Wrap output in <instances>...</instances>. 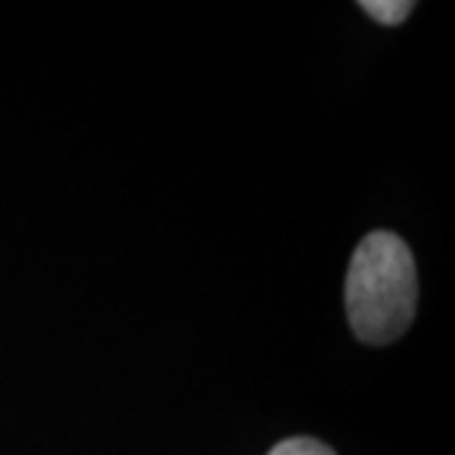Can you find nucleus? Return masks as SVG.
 <instances>
[{
  "instance_id": "nucleus-2",
  "label": "nucleus",
  "mask_w": 455,
  "mask_h": 455,
  "mask_svg": "<svg viewBox=\"0 0 455 455\" xmlns=\"http://www.w3.org/2000/svg\"><path fill=\"white\" fill-rule=\"evenodd\" d=\"M359 5H362V11H364L367 16H372L374 20H379V23H385V26H397V23H403V20L412 13V8H415L412 0H364V3H359Z\"/></svg>"
},
{
  "instance_id": "nucleus-1",
  "label": "nucleus",
  "mask_w": 455,
  "mask_h": 455,
  "mask_svg": "<svg viewBox=\"0 0 455 455\" xmlns=\"http://www.w3.org/2000/svg\"><path fill=\"white\" fill-rule=\"evenodd\" d=\"M344 301L349 324L364 344L379 347L405 334L418 309V268L397 233L374 230L357 245Z\"/></svg>"
},
{
  "instance_id": "nucleus-3",
  "label": "nucleus",
  "mask_w": 455,
  "mask_h": 455,
  "mask_svg": "<svg viewBox=\"0 0 455 455\" xmlns=\"http://www.w3.org/2000/svg\"><path fill=\"white\" fill-rule=\"evenodd\" d=\"M268 455H337L329 445L314 438H289L278 443Z\"/></svg>"
}]
</instances>
